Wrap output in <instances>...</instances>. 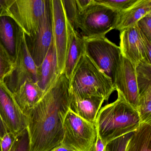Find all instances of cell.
Listing matches in <instances>:
<instances>
[{"instance_id":"30","label":"cell","mask_w":151,"mask_h":151,"mask_svg":"<svg viewBox=\"0 0 151 151\" xmlns=\"http://www.w3.org/2000/svg\"><path fill=\"white\" fill-rule=\"evenodd\" d=\"M15 0H0V17L9 16V9Z\"/></svg>"},{"instance_id":"5","label":"cell","mask_w":151,"mask_h":151,"mask_svg":"<svg viewBox=\"0 0 151 151\" xmlns=\"http://www.w3.org/2000/svg\"><path fill=\"white\" fill-rule=\"evenodd\" d=\"M63 131L61 145L75 151H93L97 134L94 124L69 109L63 122Z\"/></svg>"},{"instance_id":"29","label":"cell","mask_w":151,"mask_h":151,"mask_svg":"<svg viewBox=\"0 0 151 151\" xmlns=\"http://www.w3.org/2000/svg\"><path fill=\"white\" fill-rule=\"evenodd\" d=\"M15 138L16 136L12 132H8L2 139H0L1 151H9Z\"/></svg>"},{"instance_id":"15","label":"cell","mask_w":151,"mask_h":151,"mask_svg":"<svg viewBox=\"0 0 151 151\" xmlns=\"http://www.w3.org/2000/svg\"><path fill=\"white\" fill-rule=\"evenodd\" d=\"M67 45L64 72L70 80L79 60L85 53L84 40L67 19Z\"/></svg>"},{"instance_id":"6","label":"cell","mask_w":151,"mask_h":151,"mask_svg":"<svg viewBox=\"0 0 151 151\" xmlns=\"http://www.w3.org/2000/svg\"><path fill=\"white\" fill-rule=\"evenodd\" d=\"M84 40L85 53L111 78L115 86L116 72L122 56L120 47L106 37Z\"/></svg>"},{"instance_id":"8","label":"cell","mask_w":151,"mask_h":151,"mask_svg":"<svg viewBox=\"0 0 151 151\" xmlns=\"http://www.w3.org/2000/svg\"><path fill=\"white\" fill-rule=\"evenodd\" d=\"M25 39L32 58L37 67H39L53 40L52 0H47L45 14L39 29L33 35L27 36L25 34Z\"/></svg>"},{"instance_id":"24","label":"cell","mask_w":151,"mask_h":151,"mask_svg":"<svg viewBox=\"0 0 151 151\" xmlns=\"http://www.w3.org/2000/svg\"><path fill=\"white\" fill-rule=\"evenodd\" d=\"M14 67L7 53L0 45V81L3 82L5 78L10 73Z\"/></svg>"},{"instance_id":"34","label":"cell","mask_w":151,"mask_h":151,"mask_svg":"<svg viewBox=\"0 0 151 151\" xmlns=\"http://www.w3.org/2000/svg\"><path fill=\"white\" fill-rule=\"evenodd\" d=\"M0 151H1V145H0Z\"/></svg>"},{"instance_id":"31","label":"cell","mask_w":151,"mask_h":151,"mask_svg":"<svg viewBox=\"0 0 151 151\" xmlns=\"http://www.w3.org/2000/svg\"><path fill=\"white\" fill-rule=\"evenodd\" d=\"M106 145L103 143L100 137L97 134L93 151H106Z\"/></svg>"},{"instance_id":"13","label":"cell","mask_w":151,"mask_h":151,"mask_svg":"<svg viewBox=\"0 0 151 151\" xmlns=\"http://www.w3.org/2000/svg\"><path fill=\"white\" fill-rule=\"evenodd\" d=\"M120 45L122 55L136 67L145 59L143 36L137 25L120 32Z\"/></svg>"},{"instance_id":"7","label":"cell","mask_w":151,"mask_h":151,"mask_svg":"<svg viewBox=\"0 0 151 151\" xmlns=\"http://www.w3.org/2000/svg\"><path fill=\"white\" fill-rule=\"evenodd\" d=\"M47 0H15L9 9L11 17L24 34L31 36L39 29L43 22Z\"/></svg>"},{"instance_id":"21","label":"cell","mask_w":151,"mask_h":151,"mask_svg":"<svg viewBox=\"0 0 151 151\" xmlns=\"http://www.w3.org/2000/svg\"><path fill=\"white\" fill-rule=\"evenodd\" d=\"M139 94L151 88V63L143 59L135 67Z\"/></svg>"},{"instance_id":"14","label":"cell","mask_w":151,"mask_h":151,"mask_svg":"<svg viewBox=\"0 0 151 151\" xmlns=\"http://www.w3.org/2000/svg\"><path fill=\"white\" fill-rule=\"evenodd\" d=\"M24 34L22 30L11 17H0V45L7 53L14 64Z\"/></svg>"},{"instance_id":"10","label":"cell","mask_w":151,"mask_h":151,"mask_svg":"<svg viewBox=\"0 0 151 151\" xmlns=\"http://www.w3.org/2000/svg\"><path fill=\"white\" fill-rule=\"evenodd\" d=\"M0 116L9 132L16 137L27 128V117L18 107L13 94L0 81Z\"/></svg>"},{"instance_id":"11","label":"cell","mask_w":151,"mask_h":151,"mask_svg":"<svg viewBox=\"0 0 151 151\" xmlns=\"http://www.w3.org/2000/svg\"><path fill=\"white\" fill-rule=\"evenodd\" d=\"M53 40L60 75L63 74L67 45V18L62 0H52Z\"/></svg>"},{"instance_id":"17","label":"cell","mask_w":151,"mask_h":151,"mask_svg":"<svg viewBox=\"0 0 151 151\" xmlns=\"http://www.w3.org/2000/svg\"><path fill=\"white\" fill-rule=\"evenodd\" d=\"M105 100L96 96L77 97L70 92V109L84 120L94 123Z\"/></svg>"},{"instance_id":"19","label":"cell","mask_w":151,"mask_h":151,"mask_svg":"<svg viewBox=\"0 0 151 151\" xmlns=\"http://www.w3.org/2000/svg\"><path fill=\"white\" fill-rule=\"evenodd\" d=\"M151 13V0H137L126 10L120 12L115 29L120 32L136 25L142 17Z\"/></svg>"},{"instance_id":"20","label":"cell","mask_w":151,"mask_h":151,"mask_svg":"<svg viewBox=\"0 0 151 151\" xmlns=\"http://www.w3.org/2000/svg\"><path fill=\"white\" fill-rule=\"evenodd\" d=\"M125 151H151V122L141 123L133 132Z\"/></svg>"},{"instance_id":"9","label":"cell","mask_w":151,"mask_h":151,"mask_svg":"<svg viewBox=\"0 0 151 151\" xmlns=\"http://www.w3.org/2000/svg\"><path fill=\"white\" fill-rule=\"evenodd\" d=\"M37 66L27 48L24 33L13 69L3 82L14 94L27 79L37 82Z\"/></svg>"},{"instance_id":"3","label":"cell","mask_w":151,"mask_h":151,"mask_svg":"<svg viewBox=\"0 0 151 151\" xmlns=\"http://www.w3.org/2000/svg\"><path fill=\"white\" fill-rule=\"evenodd\" d=\"M70 92L77 97L96 96L107 101L116 91L112 80L86 54L83 55L69 80Z\"/></svg>"},{"instance_id":"33","label":"cell","mask_w":151,"mask_h":151,"mask_svg":"<svg viewBox=\"0 0 151 151\" xmlns=\"http://www.w3.org/2000/svg\"><path fill=\"white\" fill-rule=\"evenodd\" d=\"M51 151H75L72 150L70 148L63 145H60L55 147V148L51 150Z\"/></svg>"},{"instance_id":"26","label":"cell","mask_w":151,"mask_h":151,"mask_svg":"<svg viewBox=\"0 0 151 151\" xmlns=\"http://www.w3.org/2000/svg\"><path fill=\"white\" fill-rule=\"evenodd\" d=\"M132 132L127 133L109 142L106 146V151H125Z\"/></svg>"},{"instance_id":"32","label":"cell","mask_w":151,"mask_h":151,"mask_svg":"<svg viewBox=\"0 0 151 151\" xmlns=\"http://www.w3.org/2000/svg\"><path fill=\"white\" fill-rule=\"evenodd\" d=\"M8 132H9L8 130L0 116V139H2Z\"/></svg>"},{"instance_id":"25","label":"cell","mask_w":151,"mask_h":151,"mask_svg":"<svg viewBox=\"0 0 151 151\" xmlns=\"http://www.w3.org/2000/svg\"><path fill=\"white\" fill-rule=\"evenodd\" d=\"M62 2L67 19L73 27L81 9L77 0H62Z\"/></svg>"},{"instance_id":"2","label":"cell","mask_w":151,"mask_h":151,"mask_svg":"<svg viewBox=\"0 0 151 151\" xmlns=\"http://www.w3.org/2000/svg\"><path fill=\"white\" fill-rule=\"evenodd\" d=\"M116 91V100L101 108L94 123L97 134L105 145L114 139L134 132L141 124L137 110Z\"/></svg>"},{"instance_id":"27","label":"cell","mask_w":151,"mask_h":151,"mask_svg":"<svg viewBox=\"0 0 151 151\" xmlns=\"http://www.w3.org/2000/svg\"><path fill=\"white\" fill-rule=\"evenodd\" d=\"M97 3L121 12L131 6L137 0H94Z\"/></svg>"},{"instance_id":"1","label":"cell","mask_w":151,"mask_h":151,"mask_svg":"<svg viewBox=\"0 0 151 151\" xmlns=\"http://www.w3.org/2000/svg\"><path fill=\"white\" fill-rule=\"evenodd\" d=\"M69 97V80L62 74L26 116L30 151H51L61 145Z\"/></svg>"},{"instance_id":"23","label":"cell","mask_w":151,"mask_h":151,"mask_svg":"<svg viewBox=\"0 0 151 151\" xmlns=\"http://www.w3.org/2000/svg\"><path fill=\"white\" fill-rule=\"evenodd\" d=\"M30 142L27 128L16 137L9 151H30Z\"/></svg>"},{"instance_id":"18","label":"cell","mask_w":151,"mask_h":151,"mask_svg":"<svg viewBox=\"0 0 151 151\" xmlns=\"http://www.w3.org/2000/svg\"><path fill=\"white\" fill-rule=\"evenodd\" d=\"M45 92L36 82L27 79L19 90L13 94L14 99L20 109L27 116L44 95Z\"/></svg>"},{"instance_id":"4","label":"cell","mask_w":151,"mask_h":151,"mask_svg":"<svg viewBox=\"0 0 151 151\" xmlns=\"http://www.w3.org/2000/svg\"><path fill=\"white\" fill-rule=\"evenodd\" d=\"M120 12L97 3L94 0L81 10L73 28L81 30L84 39L105 37L114 29L117 25Z\"/></svg>"},{"instance_id":"12","label":"cell","mask_w":151,"mask_h":151,"mask_svg":"<svg viewBox=\"0 0 151 151\" xmlns=\"http://www.w3.org/2000/svg\"><path fill=\"white\" fill-rule=\"evenodd\" d=\"M115 86L116 90L122 93L126 101L137 110L139 93L135 67L122 55L116 72Z\"/></svg>"},{"instance_id":"28","label":"cell","mask_w":151,"mask_h":151,"mask_svg":"<svg viewBox=\"0 0 151 151\" xmlns=\"http://www.w3.org/2000/svg\"><path fill=\"white\" fill-rule=\"evenodd\" d=\"M136 25L141 34L151 41V13L142 17Z\"/></svg>"},{"instance_id":"22","label":"cell","mask_w":151,"mask_h":151,"mask_svg":"<svg viewBox=\"0 0 151 151\" xmlns=\"http://www.w3.org/2000/svg\"><path fill=\"white\" fill-rule=\"evenodd\" d=\"M137 110L141 123L151 122V88L139 94Z\"/></svg>"},{"instance_id":"16","label":"cell","mask_w":151,"mask_h":151,"mask_svg":"<svg viewBox=\"0 0 151 151\" xmlns=\"http://www.w3.org/2000/svg\"><path fill=\"white\" fill-rule=\"evenodd\" d=\"M37 83L45 93L54 84L60 76L57 66V56L54 42L39 67H37Z\"/></svg>"}]
</instances>
